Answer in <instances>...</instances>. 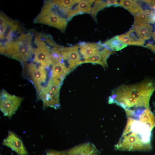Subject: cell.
I'll return each mask as SVG.
<instances>
[{
    "mask_svg": "<svg viewBox=\"0 0 155 155\" xmlns=\"http://www.w3.org/2000/svg\"><path fill=\"white\" fill-rule=\"evenodd\" d=\"M133 28L137 31L140 37L145 40L149 39L152 36L153 27L149 24H141Z\"/></svg>",
    "mask_w": 155,
    "mask_h": 155,
    "instance_id": "cell-21",
    "label": "cell"
},
{
    "mask_svg": "<svg viewBox=\"0 0 155 155\" xmlns=\"http://www.w3.org/2000/svg\"><path fill=\"white\" fill-rule=\"evenodd\" d=\"M145 47L151 49L155 53V44H153L151 43L147 44Z\"/></svg>",
    "mask_w": 155,
    "mask_h": 155,
    "instance_id": "cell-27",
    "label": "cell"
},
{
    "mask_svg": "<svg viewBox=\"0 0 155 155\" xmlns=\"http://www.w3.org/2000/svg\"><path fill=\"white\" fill-rule=\"evenodd\" d=\"M93 4V5L91 7L90 13L96 21V16L99 11L106 7L118 5L119 3L117 0H96Z\"/></svg>",
    "mask_w": 155,
    "mask_h": 155,
    "instance_id": "cell-18",
    "label": "cell"
},
{
    "mask_svg": "<svg viewBox=\"0 0 155 155\" xmlns=\"http://www.w3.org/2000/svg\"><path fill=\"white\" fill-rule=\"evenodd\" d=\"M79 51L84 58L96 53L102 49L104 46L100 42H82L78 44Z\"/></svg>",
    "mask_w": 155,
    "mask_h": 155,
    "instance_id": "cell-14",
    "label": "cell"
},
{
    "mask_svg": "<svg viewBox=\"0 0 155 155\" xmlns=\"http://www.w3.org/2000/svg\"><path fill=\"white\" fill-rule=\"evenodd\" d=\"M35 36L34 43L36 47L34 48L33 61L38 65L48 68L53 64L51 49L47 44L45 38L43 39L40 35Z\"/></svg>",
    "mask_w": 155,
    "mask_h": 155,
    "instance_id": "cell-7",
    "label": "cell"
},
{
    "mask_svg": "<svg viewBox=\"0 0 155 155\" xmlns=\"http://www.w3.org/2000/svg\"><path fill=\"white\" fill-rule=\"evenodd\" d=\"M119 5L134 15L143 10L141 6L137 3V1L121 0L119 3Z\"/></svg>",
    "mask_w": 155,
    "mask_h": 155,
    "instance_id": "cell-20",
    "label": "cell"
},
{
    "mask_svg": "<svg viewBox=\"0 0 155 155\" xmlns=\"http://www.w3.org/2000/svg\"><path fill=\"white\" fill-rule=\"evenodd\" d=\"M80 1V0H51L55 6L67 18L69 11Z\"/></svg>",
    "mask_w": 155,
    "mask_h": 155,
    "instance_id": "cell-17",
    "label": "cell"
},
{
    "mask_svg": "<svg viewBox=\"0 0 155 155\" xmlns=\"http://www.w3.org/2000/svg\"><path fill=\"white\" fill-rule=\"evenodd\" d=\"M134 16V21L133 27L142 24H152L151 20L145 13L144 10Z\"/></svg>",
    "mask_w": 155,
    "mask_h": 155,
    "instance_id": "cell-23",
    "label": "cell"
},
{
    "mask_svg": "<svg viewBox=\"0 0 155 155\" xmlns=\"http://www.w3.org/2000/svg\"><path fill=\"white\" fill-rule=\"evenodd\" d=\"M22 64L24 75L33 85L38 94L46 81L47 68L32 62Z\"/></svg>",
    "mask_w": 155,
    "mask_h": 155,
    "instance_id": "cell-6",
    "label": "cell"
},
{
    "mask_svg": "<svg viewBox=\"0 0 155 155\" xmlns=\"http://www.w3.org/2000/svg\"><path fill=\"white\" fill-rule=\"evenodd\" d=\"M59 50L64 63L71 70L83 63L79 49V45L69 47L60 46Z\"/></svg>",
    "mask_w": 155,
    "mask_h": 155,
    "instance_id": "cell-10",
    "label": "cell"
},
{
    "mask_svg": "<svg viewBox=\"0 0 155 155\" xmlns=\"http://www.w3.org/2000/svg\"><path fill=\"white\" fill-rule=\"evenodd\" d=\"M119 39L127 45H131L130 38L126 33L118 36Z\"/></svg>",
    "mask_w": 155,
    "mask_h": 155,
    "instance_id": "cell-24",
    "label": "cell"
},
{
    "mask_svg": "<svg viewBox=\"0 0 155 155\" xmlns=\"http://www.w3.org/2000/svg\"><path fill=\"white\" fill-rule=\"evenodd\" d=\"M63 62H57L53 63L52 66V78L62 82L64 78L71 71Z\"/></svg>",
    "mask_w": 155,
    "mask_h": 155,
    "instance_id": "cell-16",
    "label": "cell"
},
{
    "mask_svg": "<svg viewBox=\"0 0 155 155\" xmlns=\"http://www.w3.org/2000/svg\"><path fill=\"white\" fill-rule=\"evenodd\" d=\"M0 48L5 47L18 29L19 24L0 11Z\"/></svg>",
    "mask_w": 155,
    "mask_h": 155,
    "instance_id": "cell-9",
    "label": "cell"
},
{
    "mask_svg": "<svg viewBox=\"0 0 155 155\" xmlns=\"http://www.w3.org/2000/svg\"><path fill=\"white\" fill-rule=\"evenodd\" d=\"M117 88L127 95L136 100L144 108L149 107L151 96L155 90V83L146 80L137 84L121 85Z\"/></svg>",
    "mask_w": 155,
    "mask_h": 155,
    "instance_id": "cell-4",
    "label": "cell"
},
{
    "mask_svg": "<svg viewBox=\"0 0 155 155\" xmlns=\"http://www.w3.org/2000/svg\"><path fill=\"white\" fill-rule=\"evenodd\" d=\"M68 155H99V152L92 143L87 142L73 147L65 151Z\"/></svg>",
    "mask_w": 155,
    "mask_h": 155,
    "instance_id": "cell-12",
    "label": "cell"
},
{
    "mask_svg": "<svg viewBox=\"0 0 155 155\" xmlns=\"http://www.w3.org/2000/svg\"><path fill=\"white\" fill-rule=\"evenodd\" d=\"M129 36L130 40L131 45L143 46L145 40L143 39L137 31L132 28L126 33Z\"/></svg>",
    "mask_w": 155,
    "mask_h": 155,
    "instance_id": "cell-22",
    "label": "cell"
},
{
    "mask_svg": "<svg viewBox=\"0 0 155 155\" xmlns=\"http://www.w3.org/2000/svg\"><path fill=\"white\" fill-rule=\"evenodd\" d=\"M19 30L18 36L9 42L3 55L20 61L22 64L30 61L34 56L32 45L33 35L31 32L22 33Z\"/></svg>",
    "mask_w": 155,
    "mask_h": 155,
    "instance_id": "cell-2",
    "label": "cell"
},
{
    "mask_svg": "<svg viewBox=\"0 0 155 155\" xmlns=\"http://www.w3.org/2000/svg\"><path fill=\"white\" fill-rule=\"evenodd\" d=\"M103 44L106 48L113 52L120 51L127 46L119 39L118 36L106 41Z\"/></svg>",
    "mask_w": 155,
    "mask_h": 155,
    "instance_id": "cell-19",
    "label": "cell"
},
{
    "mask_svg": "<svg viewBox=\"0 0 155 155\" xmlns=\"http://www.w3.org/2000/svg\"><path fill=\"white\" fill-rule=\"evenodd\" d=\"M152 127L137 118L127 117L126 125L114 149L124 151L151 150Z\"/></svg>",
    "mask_w": 155,
    "mask_h": 155,
    "instance_id": "cell-1",
    "label": "cell"
},
{
    "mask_svg": "<svg viewBox=\"0 0 155 155\" xmlns=\"http://www.w3.org/2000/svg\"><path fill=\"white\" fill-rule=\"evenodd\" d=\"M61 83L59 80L51 77L42 88L38 98L42 101L43 109L48 107L55 109L60 107L59 92Z\"/></svg>",
    "mask_w": 155,
    "mask_h": 155,
    "instance_id": "cell-5",
    "label": "cell"
},
{
    "mask_svg": "<svg viewBox=\"0 0 155 155\" xmlns=\"http://www.w3.org/2000/svg\"><path fill=\"white\" fill-rule=\"evenodd\" d=\"M152 36L153 39L155 40V28L154 31L152 32Z\"/></svg>",
    "mask_w": 155,
    "mask_h": 155,
    "instance_id": "cell-28",
    "label": "cell"
},
{
    "mask_svg": "<svg viewBox=\"0 0 155 155\" xmlns=\"http://www.w3.org/2000/svg\"><path fill=\"white\" fill-rule=\"evenodd\" d=\"M67 18L54 6L51 0L44 1L40 13L35 18V23L53 27L64 32L67 25Z\"/></svg>",
    "mask_w": 155,
    "mask_h": 155,
    "instance_id": "cell-3",
    "label": "cell"
},
{
    "mask_svg": "<svg viewBox=\"0 0 155 155\" xmlns=\"http://www.w3.org/2000/svg\"><path fill=\"white\" fill-rule=\"evenodd\" d=\"M114 52L111 51L105 46L98 53L90 56L84 58L82 63H91L97 64L101 65L104 68L108 66L107 60Z\"/></svg>",
    "mask_w": 155,
    "mask_h": 155,
    "instance_id": "cell-13",
    "label": "cell"
},
{
    "mask_svg": "<svg viewBox=\"0 0 155 155\" xmlns=\"http://www.w3.org/2000/svg\"><path fill=\"white\" fill-rule=\"evenodd\" d=\"M3 145L10 148L18 155H28V152L20 138L15 133L9 131L2 142Z\"/></svg>",
    "mask_w": 155,
    "mask_h": 155,
    "instance_id": "cell-11",
    "label": "cell"
},
{
    "mask_svg": "<svg viewBox=\"0 0 155 155\" xmlns=\"http://www.w3.org/2000/svg\"><path fill=\"white\" fill-rule=\"evenodd\" d=\"M22 97L11 95L4 89L0 93V109L4 116L11 118L22 102Z\"/></svg>",
    "mask_w": 155,
    "mask_h": 155,
    "instance_id": "cell-8",
    "label": "cell"
},
{
    "mask_svg": "<svg viewBox=\"0 0 155 155\" xmlns=\"http://www.w3.org/2000/svg\"><path fill=\"white\" fill-rule=\"evenodd\" d=\"M149 6L151 11L155 14V0H144Z\"/></svg>",
    "mask_w": 155,
    "mask_h": 155,
    "instance_id": "cell-26",
    "label": "cell"
},
{
    "mask_svg": "<svg viewBox=\"0 0 155 155\" xmlns=\"http://www.w3.org/2000/svg\"><path fill=\"white\" fill-rule=\"evenodd\" d=\"M46 155H68L65 151H58L50 150H48Z\"/></svg>",
    "mask_w": 155,
    "mask_h": 155,
    "instance_id": "cell-25",
    "label": "cell"
},
{
    "mask_svg": "<svg viewBox=\"0 0 155 155\" xmlns=\"http://www.w3.org/2000/svg\"><path fill=\"white\" fill-rule=\"evenodd\" d=\"M95 0H80L68 13L67 19L68 21L74 16L83 13H90L91 5Z\"/></svg>",
    "mask_w": 155,
    "mask_h": 155,
    "instance_id": "cell-15",
    "label": "cell"
}]
</instances>
